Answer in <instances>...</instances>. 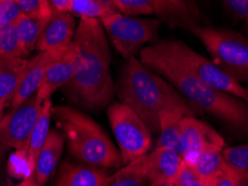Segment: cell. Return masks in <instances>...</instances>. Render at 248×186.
Returning a JSON list of instances; mask_svg holds the SVG:
<instances>
[{
    "label": "cell",
    "instance_id": "obj_1",
    "mask_svg": "<svg viewBox=\"0 0 248 186\" xmlns=\"http://www.w3.org/2000/svg\"><path fill=\"white\" fill-rule=\"evenodd\" d=\"M72 47L74 76L65 87L84 106H105L114 94V83L110 68L111 54L101 21L95 17H82Z\"/></svg>",
    "mask_w": 248,
    "mask_h": 186
},
{
    "label": "cell",
    "instance_id": "obj_2",
    "mask_svg": "<svg viewBox=\"0 0 248 186\" xmlns=\"http://www.w3.org/2000/svg\"><path fill=\"white\" fill-rule=\"evenodd\" d=\"M141 63L165 76L197 111L224 120L236 129L248 132V104L238 97L214 88L170 57L158 43L140 52Z\"/></svg>",
    "mask_w": 248,
    "mask_h": 186
},
{
    "label": "cell",
    "instance_id": "obj_3",
    "mask_svg": "<svg viewBox=\"0 0 248 186\" xmlns=\"http://www.w3.org/2000/svg\"><path fill=\"white\" fill-rule=\"evenodd\" d=\"M119 96L140 116L151 133H159V115L162 109L188 104L169 84L136 57L127 59L123 68Z\"/></svg>",
    "mask_w": 248,
    "mask_h": 186
},
{
    "label": "cell",
    "instance_id": "obj_4",
    "mask_svg": "<svg viewBox=\"0 0 248 186\" xmlns=\"http://www.w3.org/2000/svg\"><path fill=\"white\" fill-rule=\"evenodd\" d=\"M52 115L64 132L73 156L95 167L115 169L121 165L118 149L92 118L68 106L53 107Z\"/></svg>",
    "mask_w": 248,
    "mask_h": 186
},
{
    "label": "cell",
    "instance_id": "obj_5",
    "mask_svg": "<svg viewBox=\"0 0 248 186\" xmlns=\"http://www.w3.org/2000/svg\"><path fill=\"white\" fill-rule=\"evenodd\" d=\"M214 63L237 80H248V40L242 35L224 29L190 27Z\"/></svg>",
    "mask_w": 248,
    "mask_h": 186
},
{
    "label": "cell",
    "instance_id": "obj_6",
    "mask_svg": "<svg viewBox=\"0 0 248 186\" xmlns=\"http://www.w3.org/2000/svg\"><path fill=\"white\" fill-rule=\"evenodd\" d=\"M158 45L182 67L200 80L213 86L214 88L231 94L248 103V90L240 85L238 80L226 72L214 61L207 59L186 43L178 40H162L158 43Z\"/></svg>",
    "mask_w": 248,
    "mask_h": 186
},
{
    "label": "cell",
    "instance_id": "obj_7",
    "mask_svg": "<svg viewBox=\"0 0 248 186\" xmlns=\"http://www.w3.org/2000/svg\"><path fill=\"white\" fill-rule=\"evenodd\" d=\"M100 21L115 49L125 59L134 57L145 43H153L158 37L156 20L138 19L107 9L100 14Z\"/></svg>",
    "mask_w": 248,
    "mask_h": 186
},
{
    "label": "cell",
    "instance_id": "obj_8",
    "mask_svg": "<svg viewBox=\"0 0 248 186\" xmlns=\"http://www.w3.org/2000/svg\"><path fill=\"white\" fill-rule=\"evenodd\" d=\"M108 117L119 144L122 164L148 154L152 145L151 132L132 108L124 103L111 104Z\"/></svg>",
    "mask_w": 248,
    "mask_h": 186
},
{
    "label": "cell",
    "instance_id": "obj_9",
    "mask_svg": "<svg viewBox=\"0 0 248 186\" xmlns=\"http://www.w3.org/2000/svg\"><path fill=\"white\" fill-rule=\"evenodd\" d=\"M43 104L34 94L14 107L8 115L3 116L0 124V142L8 147L26 152L29 137L41 115Z\"/></svg>",
    "mask_w": 248,
    "mask_h": 186
},
{
    "label": "cell",
    "instance_id": "obj_10",
    "mask_svg": "<svg viewBox=\"0 0 248 186\" xmlns=\"http://www.w3.org/2000/svg\"><path fill=\"white\" fill-rule=\"evenodd\" d=\"M181 156L185 163L193 166L199 155L211 145L225 147V141L216 130L193 116L181 120Z\"/></svg>",
    "mask_w": 248,
    "mask_h": 186
},
{
    "label": "cell",
    "instance_id": "obj_11",
    "mask_svg": "<svg viewBox=\"0 0 248 186\" xmlns=\"http://www.w3.org/2000/svg\"><path fill=\"white\" fill-rule=\"evenodd\" d=\"M75 31V19L71 13L54 10L43 28L36 48L39 52L67 49L73 42Z\"/></svg>",
    "mask_w": 248,
    "mask_h": 186
},
{
    "label": "cell",
    "instance_id": "obj_12",
    "mask_svg": "<svg viewBox=\"0 0 248 186\" xmlns=\"http://www.w3.org/2000/svg\"><path fill=\"white\" fill-rule=\"evenodd\" d=\"M66 50V49H65ZM64 50H47V52H39L38 55L27 61L26 67H25L23 78L18 86V89L12 100L13 107L20 105L31 96L37 93L41 84L45 76L47 68L54 60H56Z\"/></svg>",
    "mask_w": 248,
    "mask_h": 186
},
{
    "label": "cell",
    "instance_id": "obj_13",
    "mask_svg": "<svg viewBox=\"0 0 248 186\" xmlns=\"http://www.w3.org/2000/svg\"><path fill=\"white\" fill-rule=\"evenodd\" d=\"M74 76V52L72 43L64 53L54 60L47 68L44 79L36 93L37 100L44 101L50 100L57 89L67 86Z\"/></svg>",
    "mask_w": 248,
    "mask_h": 186
},
{
    "label": "cell",
    "instance_id": "obj_14",
    "mask_svg": "<svg viewBox=\"0 0 248 186\" xmlns=\"http://www.w3.org/2000/svg\"><path fill=\"white\" fill-rule=\"evenodd\" d=\"M197 112L190 104L174 105L162 109L159 115L160 136L156 147L172 148L181 155V120L185 116H193Z\"/></svg>",
    "mask_w": 248,
    "mask_h": 186
},
{
    "label": "cell",
    "instance_id": "obj_15",
    "mask_svg": "<svg viewBox=\"0 0 248 186\" xmlns=\"http://www.w3.org/2000/svg\"><path fill=\"white\" fill-rule=\"evenodd\" d=\"M184 163L177 151L168 147H155L147 155L148 177L151 182H174Z\"/></svg>",
    "mask_w": 248,
    "mask_h": 186
},
{
    "label": "cell",
    "instance_id": "obj_16",
    "mask_svg": "<svg viewBox=\"0 0 248 186\" xmlns=\"http://www.w3.org/2000/svg\"><path fill=\"white\" fill-rule=\"evenodd\" d=\"M65 138L57 130H50L48 137L39 152L35 165V175L38 184L43 186L47 183L60 160L64 148Z\"/></svg>",
    "mask_w": 248,
    "mask_h": 186
},
{
    "label": "cell",
    "instance_id": "obj_17",
    "mask_svg": "<svg viewBox=\"0 0 248 186\" xmlns=\"http://www.w3.org/2000/svg\"><path fill=\"white\" fill-rule=\"evenodd\" d=\"M108 177L95 166L64 164L56 186H108Z\"/></svg>",
    "mask_w": 248,
    "mask_h": 186
},
{
    "label": "cell",
    "instance_id": "obj_18",
    "mask_svg": "<svg viewBox=\"0 0 248 186\" xmlns=\"http://www.w3.org/2000/svg\"><path fill=\"white\" fill-rule=\"evenodd\" d=\"M27 61L25 58H0V105L5 106L16 94Z\"/></svg>",
    "mask_w": 248,
    "mask_h": 186
},
{
    "label": "cell",
    "instance_id": "obj_19",
    "mask_svg": "<svg viewBox=\"0 0 248 186\" xmlns=\"http://www.w3.org/2000/svg\"><path fill=\"white\" fill-rule=\"evenodd\" d=\"M52 111L53 105L52 100H48L44 101L43 109L41 112V115L36 122V125L32 129L29 137L28 146H27V159H28V169L29 173H35V165L36 160H37L39 152L45 144V142L48 137L49 134V124H50V117H52Z\"/></svg>",
    "mask_w": 248,
    "mask_h": 186
},
{
    "label": "cell",
    "instance_id": "obj_20",
    "mask_svg": "<svg viewBox=\"0 0 248 186\" xmlns=\"http://www.w3.org/2000/svg\"><path fill=\"white\" fill-rule=\"evenodd\" d=\"M148 155V154H147ZM147 155L127 163L108 177V186H145L150 182L147 171Z\"/></svg>",
    "mask_w": 248,
    "mask_h": 186
},
{
    "label": "cell",
    "instance_id": "obj_21",
    "mask_svg": "<svg viewBox=\"0 0 248 186\" xmlns=\"http://www.w3.org/2000/svg\"><path fill=\"white\" fill-rule=\"evenodd\" d=\"M48 18L29 16V14H23L19 19L15 23L21 46L27 55L32 52L37 46L39 36H41L43 28Z\"/></svg>",
    "mask_w": 248,
    "mask_h": 186
},
{
    "label": "cell",
    "instance_id": "obj_22",
    "mask_svg": "<svg viewBox=\"0 0 248 186\" xmlns=\"http://www.w3.org/2000/svg\"><path fill=\"white\" fill-rule=\"evenodd\" d=\"M224 148L225 147L218 146V145H211L199 155L196 163L193 164V169L206 182V184L225 164L224 157H222V149Z\"/></svg>",
    "mask_w": 248,
    "mask_h": 186
},
{
    "label": "cell",
    "instance_id": "obj_23",
    "mask_svg": "<svg viewBox=\"0 0 248 186\" xmlns=\"http://www.w3.org/2000/svg\"><path fill=\"white\" fill-rule=\"evenodd\" d=\"M113 5L126 16L152 14L167 5L166 0H113Z\"/></svg>",
    "mask_w": 248,
    "mask_h": 186
},
{
    "label": "cell",
    "instance_id": "obj_24",
    "mask_svg": "<svg viewBox=\"0 0 248 186\" xmlns=\"http://www.w3.org/2000/svg\"><path fill=\"white\" fill-rule=\"evenodd\" d=\"M27 56L18 37L16 25H2L0 28V58H23Z\"/></svg>",
    "mask_w": 248,
    "mask_h": 186
},
{
    "label": "cell",
    "instance_id": "obj_25",
    "mask_svg": "<svg viewBox=\"0 0 248 186\" xmlns=\"http://www.w3.org/2000/svg\"><path fill=\"white\" fill-rule=\"evenodd\" d=\"M225 163L239 175H248V145L222 149Z\"/></svg>",
    "mask_w": 248,
    "mask_h": 186
},
{
    "label": "cell",
    "instance_id": "obj_26",
    "mask_svg": "<svg viewBox=\"0 0 248 186\" xmlns=\"http://www.w3.org/2000/svg\"><path fill=\"white\" fill-rule=\"evenodd\" d=\"M20 7L21 12L29 16H41L48 18L54 9L48 0H15Z\"/></svg>",
    "mask_w": 248,
    "mask_h": 186
},
{
    "label": "cell",
    "instance_id": "obj_27",
    "mask_svg": "<svg viewBox=\"0 0 248 186\" xmlns=\"http://www.w3.org/2000/svg\"><path fill=\"white\" fill-rule=\"evenodd\" d=\"M174 183L178 186H207L206 182L199 176L193 166L185 162L182 163Z\"/></svg>",
    "mask_w": 248,
    "mask_h": 186
},
{
    "label": "cell",
    "instance_id": "obj_28",
    "mask_svg": "<svg viewBox=\"0 0 248 186\" xmlns=\"http://www.w3.org/2000/svg\"><path fill=\"white\" fill-rule=\"evenodd\" d=\"M23 12L15 0H0V23L2 25L15 24Z\"/></svg>",
    "mask_w": 248,
    "mask_h": 186
},
{
    "label": "cell",
    "instance_id": "obj_29",
    "mask_svg": "<svg viewBox=\"0 0 248 186\" xmlns=\"http://www.w3.org/2000/svg\"><path fill=\"white\" fill-rule=\"evenodd\" d=\"M237 174L224 164L221 169L207 182V186H236Z\"/></svg>",
    "mask_w": 248,
    "mask_h": 186
},
{
    "label": "cell",
    "instance_id": "obj_30",
    "mask_svg": "<svg viewBox=\"0 0 248 186\" xmlns=\"http://www.w3.org/2000/svg\"><path fill=\"white\" fill-rule=\"evenodd\" d=\"M224 2L237 17L245 19L248 17V0H224Z\"/></svg>",
    "mask_w": 248,
    "mask_h": 186
},
{
    "label": "cell",
    "instance_id": "obj_31",
    "mask_svg": "<svg viewBox=\"0 0 248 186\" xmlns=\"http://www.w3.org/2000/svg\"><path fill=\"white\" fill-rule=\"evenodd\" d=\"M50 2L54 7V10L63 13L72 12L75 6V0H50Z\"/></svg>",
    "mask_w": 248,
    "mask_h": 186
},
{
    "label": "cell",
    "instance_id": "obj_32",
    "mask_svg": "<svg viewBox=\"0 0 248 186\" xmlns=\"http://www.w3.org/2000/svg\"><path fill=\"white\" fill-rule=\"evenodd\" d=\"M15 186H41V185L38 184L37 180H36L35 173H29L21 183Z\"/></svg>",
    "mask_w": 248,
    "mask_h": 186
},
{
    "label": "cell",
    "instance_id": "obj_33",
    "mask_svg": "<svg viewBox=\"0 0 248 186\" xmlns=\"http://www.w3.org/2000/svg\"><path fill=\"white\" fill-rule=\"evenodd\" d=\"M236 186H248V175H239V174H237Z\"/></svg>",
    "mask_w": 248,
    "mask_h": 186
},
{
    "label": "cell",
    "instance_id": "obj_34",
    "mask_svg": "<svg viewBox=\"0 0 248 186\" xmlns=\"http://www.w3.org/2000/svg\"><path fill=\"white\" fill-rule=\"evenodd\" d=\"M149 186H178L174 182H151Z\"/></svg>",
    "mask_w": 248,
    "mask_h": 186
},
{
    "label": "cell",
    "instance_id": "obj_35",
    "mask_svg": "<svg viewBox=\"0 0 248 186\" xmlns=\"http://www.w3.org/2000/svg\"><path fill=\"white\" fill-rule=\"evenodd\" d=\"M3 108H5V106L0 105V124H1V120L3 118Z\"/></svg>",
    "mask_w": 248,
    "mask_h": 186
},
{
    "label": "cell",
    "instance_id": "obj_36",
    "mask_svg": "<svg viewBox=\"0 0 248 186\" xmlns=\"http://www.w3.org/2000/svg\"><path fill=\"white\" fill-rule=\"evenodd\" d=\"M246 20H247V27H248V17L246 18Z\"/></svg>",
    "mask_w": 248,
    "mask_h": 186
},
{
    "label": "cell",
    "instance_id": "obj_37",
    "mask_svg": "<svg viewBox=\"0 0 248 186\" xmlns=\"http://www.w3.org/2000/svg\"><path fill=\"white\" fill-rule=\"evenodd\" d=\"M0 28H1V23H0Z\"/></svg>",
    "mask_w": 248,
    "mask_h": 186
}]
</instances>
